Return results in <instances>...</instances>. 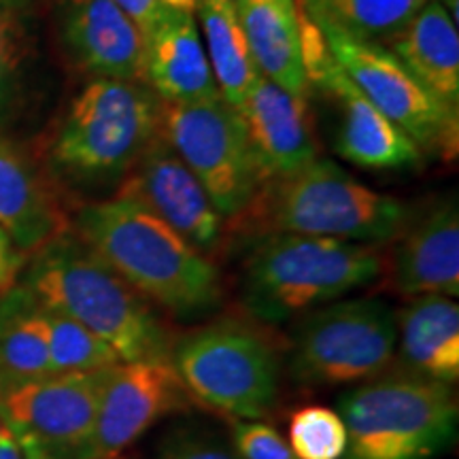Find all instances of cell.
Segmentation results:
<instances>
[{"label": "cell", "mask_w": 459, "mask_h": 459, "mask_svg": "<svg viewBox=\"0 0 459 459\" xmlns=\"http://www.w3.org/2000/svg\"><path fill=\"white\" fill-rule=\"evenodd\" d=\"M77 237L152 307L203 319L223 300L220 268L139 200L115 194L79 211Z\"/></svg>", "instance_id": "obj_1"}, {"label": "cell", "mask_w": 459, "mask_h": 459, "mask_svg": "<svg viewBox=\"0 0 459 459\" xmlns=\"http://www.w3.org/2000/svg\"><path fill=\"white\" fill-rule=\"evenodd\" d=\"M22 283L43 308L102 338L119 361H170L175 336L156 308L77 234L65 230L34 251Z\"/></svg>", "instance_id": "obj_2"}, {"label": "cell", "mask_w": 459, "mask_h": 459, "mask_svg": "<svg viewBox=\"0 0 459 459\" xmlns=\"http://www.w3.org/2000/svg\"><path fill=\"white\" fill-rule=\"evenodd\" d=\"M381 247L262 234L240 268V308L262 325H281L349 296L383 274Z\"/></svg>", "instance_id": "obj_3"}, {"label": "cell", "mask_w": 459, "mask_h": 459, "mask_svg": "<svg viewBox=\"0 0 459 459\" xmlns=\"http://www.w3.org/2000/svg\"><path fill=\"white\" fill-rule=\"evenodd\" d=\"M257 234H300L361 245H387L411 221V206L375 192L332 160L266 181L245 211Z\"/></svg>", "instance_id": "obj_4"}, {"label": "cell", "mask_w": 459, "mask_h": 459, "mask_svg": "<svg viewBox=\"0 0 459 459\" xmlns=\"http://www.w3.org/2000/svg\"><path fill=\"white\" fill-rule=\"evenodd\" d=\"M170 364L206 409L257 421L274 409L281 387V351L266 325L220 317L172 338Z\"/></svg>", "instance_id": "obj_5"}, {"label": "cell", "mask_w": 459, "mask_h": 459, "mask_svg": "<svg viewBox=\"0 0 459 459\" xmlns=\"http://www.w3.org/2000/svg\"><path fill=\"white\" fill-rule=\"evenodd\" d=\"M164 102L143 82L94 79L68 108L51 160L66 179L88 187L122 186L160 134Z\"/></svg>", "instance_id": "obj_6"}, {"label": "cell", "mask_w": 459, "mask_h": 459, "mask_svg": "<svg viewBox=\"0 0 459 459\" xmlns=\"http://www.w3.org/2000/svg\"><path fill=\"white\" fill-rule=\"evenodd\" d=\"M347 449L342 459H434L457 438L451 385L394 372L342 395Z\"/></svg>", "instance_id": "obj_7"}, {"label": "cell", "mask_w": 459, "mask_h": 459, "mask_svg": "<svg viewBox=\"0 0 459 459\" xmlns=\"http://www.w3.org/2000/svg\"><path fill=\"white\" fill-rule=\"evenodd\" d=\"M395 341V311L387 302L341 298L296 319L290 375L307 387L366 383L392 368Z\"/></svg>", "instance_id": "obj_8"}, {"label": "cell", "mask_w": 459, "mask_h": 459, "mask_svg": "<svg viewBox=\"0 0 459 459\" xmlns=\"http://www.w3.org/2000/svg\"><path fill=\"white\" fill-rule=\"evenodd\" d=\"M160 132L203 183L223 220H238L264 186L243 117L221 96L162 107Z\"/></svg>", "instance_id": "obj_9"}, {"label": "cell", "mask_w": 459, "mask_h": 459, "mask_svg": "<svg viewBox=\"0 0 459 459\" xmlns=\"http://www.w3.org/2000/svg\"><path fill=\"white\" fill-rule=\"evenodd\" d=\"M311 17L336 65L389 122L398 126L421 152L446 156L457 152L459 113L440 105L387 48L358 41L321 17L313 13Z\"/></svg>", "instance_id": "obj_10"}, {"label": "cell", "mask_w": 459, "mask_h": 459, "mask_svg": "<svg viewBox=\"0 0 459 459\" xmlns=\"http://www.w3.org/2000/svg\"><path fill=\"white\" fill-rule=\"evenodd\" d=\"M105 370L51 375L0 398L26 459H91Z\"/></svg>", "instance_id": "obj_11"}, {"label": "cell", "mask_w": 459, "mask_h": 459, "mask_svg": "<svg viewBox=\"0 0 459 459\" xmlns=\"http://www.w3.org/2000/svg\"><path fill=\"white\" fill-rule=\"evenodd\" d=\"M170 361H117L102 378L91 459H117L158 421L192 406Z\"/></svg>", "instance_id": "obj_12"}, {"label": "cell", "mask_w": 459, "mask_h": 459, "mask_svg": "<svg viewBox=\"0 0 459 459\" xmlns=\"http://www.w3.org/2000/svg\"><path fill=\"white\" fill-rule=\"evenodd\" d=\"M117 194L145 204L200 254L213 255L223 243V217L203 183L177 156L162 132L149 143Z\"/></svg>", "instance_id": "obj_13"}, {"label": "cell", "mask_w": 459, "mask_h": 459, "mask_svg": "<svg viewBox=\"0 0 459 459\" xmlns=\"http://www.w3.org/2000/svg\"><path fill=\"white\" fill-rule=\"evenodd\" d=\"M308 83L336 100L341 119L334 149L342 160L368 170H400L421 162V149L355 88L330 51L308 73Z\"/></svg>", "instance_id": "obj_14"}, {"label": "cell", "mask_w": 459, "mask_h": 459, "mask_svg": "<svg viewBox=\"0 0 459 459\" xmlns=\"http://www.w3.org/2000/svg\"><path fill=\"white\" fill-rule=\"evenodd\" d=\"M383 274L387 287L406 300L419 296L459 294V211L446 198L406 223L395 237ZM381 274V277H383Z\"/></svg>", "instance_id": "obj_15"}, {"label": "cell", "mask_w": 459, "mask_h": 459, "mask_svg": "<svg viewBox=\"0 0 459 459\" xmlns=\"http://www.w3.org/2000/svg\"><path fill=\"white\" fill-rule=\"evenodd\" d=\"M237 111L264 183L291 175L317 158L308 100L260 74Z\"/></svg>", "instance_id": "obj_16"}, {"label": "cell", "mask_w": 459, "mask_h": 459, "mask_svg": "<svg viewBox=\"0 0 459 459\" xmlns=\"http://www.w3.org/2000/svg\"><path fill=\"white\" fill-rule=\"evenodd\" d=\"M62 39L74 62L96 79L143 82L145 34L115 0H66Z\"/></svg>", "instance_id": "obj_17"}, {"label": "cell", "mask_w": 459, "mask_h": 459, "mask_svg": "<svg viewBox=\"0 0 459 459\" xmlns=\"http://www.w3.org/2000/svg\"><path fill=\"white\" fill-rule=\"evenodd\" d=\"M145 41L143 82L160 100L179 105L221 96L194 11L169 7Z\"/></svg>", "instance_id": "obj_18"}, {"label": "cell", "mask_w": 459, "mask_h": 459, "mask_svg": "<svg viewBox=\"0 0 459 459\" xmlns=\"http://www.w3.org/2000/svg\"><path fill=\"white\" fill-rule=\"evenodd\" d=\"M0 228L24 255L66 230L54 189L26 152L4 136H0Z\"/></svg>", "instance_id": "obj_19"}, {"label": "cell", "mask_w": 459, "mask_h": 459, "mask_svg": "<svg viewBox=\"0 0 459 459\" xmlns=\"http://www.w3.org/2000/svg\"><path fill=\"white\" fill-rule=\"evenodd\" d=\"M395 359L402 372L453 385L459 378V307L446 296H419L395 311Z\"/></svg>", "instance_id": "obj_20"}, {"label": "cell", "mask_w": 459, "mask_h": 459, "mask_svg": "<svg viewBox=\"0 0 459 459\" xmlns=\"http://www.w3.org/2000/svg\"><path fill=\"white\" fill-rule=\"evenodd\" d=\"M237 13L262 77L308 100L311 83L304 66L296 0H243Z\"/></svg>", "instance_id": "obj_21"}, {"label": "cell", "mask_w": 459, "mask_h": 459, "mask_svg": "<svg viewBox=\"0 0 459 459\" xmlns=\"http://www.w3.org/2000/svg\"><path fill=\"white\" fill-rule=\"evenodd\" d=\"M387 49L440 105L459 113L457 24L438 0H428Z\"/></svg>", "instance_id": "obj_22"}, {"label": "cell", "mask_w": 459, "mask_h": 459, "mask_svg": "<svg viewBox=\"0 0 459 459\" xmlns=\"http://www.w3.org/2000/svg\"><path fill=\"white\" fill-rule=\"evenodd\" d=\"M51 377L43 307L15 281L0 294V398Z\"/></svg>", "instance_id": "obj_23"}, {"label": "cell", "mask_w": 459, "mask_h": 459, "mask_svg": "<svg viewBox=\"0 0 459 459\" xmlns=\"http://www.w3.org/2000/svg\"><path fill=\"white\" fill-rule=\"evenodd\" d=\"M196 9L217 90L230 107L240 108L260 77V71L251 56L237 9L226 0H200Z\"/></svg>", "instance_id": "obj_24"}, {"label": "cell", "mask_w": 459, "mask_h": 459, "mask_svg": "<svg viewBox=\"0 0 459 459\" xmlns=\"http://www.w3.org/2000/svg\"><path fill=\"white\" fill-rule=\"evenodd\" d=\"M304 7L358 41L389 48L428 0H302Z\"/></svg>", "instance_id": "obj_25"}, {"label": "cell", "mask_w": 459, "mask_h": 459, "mask_svg": "<svg viewBox=\"0 0 459 459\" xmlns=\"http://www.w3.org/2000/svg\"><path fill=\"white\" fill-rule=\"evenodd\" d=\"M43 317L48 328L51 375L96 372L119 361L113 349L85 325L48 308H43Z\"/></svg>", "instance_id": "obj_26"}, {"label": "cell", "mask_w": 459, "mask_h": 459, "mask_svg": "<svg viewBox=\"0 0 459 459\" xmlns=\"http://www.w3.org/2000/svg\"><path fill=\"white\" fill-rule=\"evenodd\" d=\"M287 445L298 459H342L347 429L341 415L328 406H304L290 419Z\"/></svg>", "instance_id": "obj_27"}, {"label": "cell", "mask_w": 459, "mask_h": 459, "mask_svg": "<svg viewBox=\"0 0 459 459\" xmlns=\"http://www.w3.org/2000/svg\"><path fill=\"white\" fill-rule=\"evenodd\" d=\"M232 445L240 459H298L277 429L262 421L232 419Z\"/></svg>", "instance_id": "obj_28"}, {"label": "cell", "mask_w": 459, "mask_h": 459, "mask_svg": "<svg viewBox=\"0 0 459 459\" xmlns=\"http://www.w3.org/2000/svg\"><path fill=\"white\" fill-rule=\"evenodd\" d=\"M158 459H240L237 453H232L226 446L215 443L213 438H206L200 434L181 432L170 436Z\"/></svg>", "instance_id": "obj_29"}, {"label": "cell", "mask_w": 459, "mask_h": 459, "mask_svg": "<svg viewBox=\"0 0 459 459\" xmlns=\"http://www.w3.org/2000/svg\"><path fill=\"white\" fill-rule=\"evenodd\" d=\"M17 68V39L11 9L0 4V111L9 99L11 82Z\"/></svg>", "instance_id": "obj_30"}, {"label": "cell", "mask_w": 459, "mask_h": 459, "mask_svg": "<svg viewBox=\"0 0 459 459\" xmlns=\"http://www.w3.org/2000/svg\"><path fill=\"white\" fill-rule=\"evenodd\" d=\"M115 4L139 26L145 39L156 28L158 22L162 20L164 11L169 9V4H164L162 0H115Z\"/></svg>", "instance_id": "obj_31"}, {"label": "cell", "mask_w": 459, "mask_h": 459, "mask_svg": "<svg viewBox=\"0 0 459 459\" xmlns=\"http://www.w3.org/2000/svg\"><path fill=\"white\" fill-rule=\"evenodd\" d=\"M26 255L13 245L9 234L0 228V294L7 291L20 277Z\"/></svg>", "instance_id": "obj_32"}, {"label": "cell", "mask_w": 459, "mask_h": 459, "mask_svg": "<svg viewBox=\"0 0 459 459\" xmlns=\"http://www.w3.org/2000/svg\"><path fill=\"white\" fill-rule=\"evenodd\" d=\"M0 459H26L20 440L3 417H0Z\"/></svg>", "instance_id": "obj_33"}, {"label": "cell", "mask_w": 459, "mask_h": 459, "mask_svg": "<svg viewBox=\"0 0 459 459\" xmlns=\"http://www.w3.org/2000/svg\"><path fill=\"white\" fill-rule=\"evenodd\" d=\"M164 4H169L172 9H183V11H194L200 0H162Z\"/></svg>", "instance_id": "obj_34"}, {"label": "cell", "mask_w": 459, "mask_h": 459, "mask_svg": "<svg viewBox=\"0 0 459 459\" xmlns=\"http://www.w3.org/2000/svg\"><path fill=\"white\" fill-rule=\"evenodd\" d=\"M438 3L443 4V7L446 9V13L451 15V20L455 22V24H457V13H459L457 4H459V0H438Z\"/></svg>", "instance_id": "obj_35"}, {"label": "cell", "mask_w": 459, "mask_h": 459, "mask_svg": "<svg viewBox=\"0 0 459 459\" xmlns=\"http://www.w3.org/2000/svg\"><path fill=\"white\" fill-rule=\"evenodd\" d=\"M20 3V0H0V4H3V7H7V9H11V7H15V4Z\"/></svg>", "instance_id": "obj_36"}, {"label": "cell", "mask_w": 459, "mask_h": 459, "mask_svg": "<svg viewBox=\"0 0 459 459\" xmlns=\"http://www.w3.org/2000/svg\"><path fill=\"white\" fill-rule=\"evenodd\" d=\"M226 3H228V4H232V7H234V9H237V7H238V4H240V3H243V0H226Z\"/></svg>", "instance_id": "obj_37"}]
</instances>
